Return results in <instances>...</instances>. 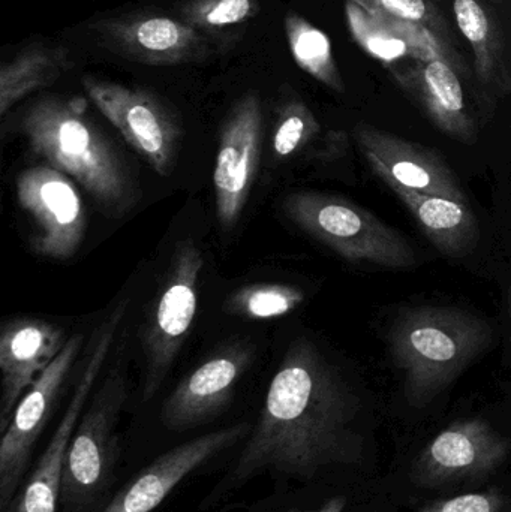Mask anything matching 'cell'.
Returning <instances> with one entry per match:
<instances>
[{"mask_svg": "<svg viewBox=\"0 0 511 512\" xmlns=\"http://www.w3.org/2000/svg\"><path fill=\"white\" fill-rule=\"evenodd\" d=\"M345 18L356 44L375 60H380L386 68L410 59L407 45L396 38L390 30L378 21L372 12L354 0L345 2Z\"/></svg>", "mask_w": 511, "mask_h": 512, "instance_id": "obj_23", "label": "cell"}, {"mask_svg": "<svg viewBox=\"0 0 511 512\" xmlns=\"http://www.w3.org/2000/svg\"><path fill=\"white\" fill-rule=\"evenodd\" d=\"M263 141V105L257 93H246L231 108L221 129L213 170L216 215L225 231L242 216L251 194Z\"/></svg>", "mask_w": 511, "mask_h": 512, "instance_id": "obj_12", "label": "cell"}, {"mask_svg": "<svg viewBox=\"0 0 511 512\" xmlns=\"http://www.w3.org/2000/svg\"><path fill=\"white\" fill-rule=\"evenodd\" d=\"M456 26L474 56L477 98L483 116L511 101L510 0H452Z\"/></svg>", "mask_w": 511, "mask_h": 512, "instance_id": "obj_15", "label": "cell"}, {"mask_svg": "<svg viewBox=\"0 0 511 512\" xmlns=\"http://www.w3.org/2000/svg\"><path fill=\"white\" fill-rule=\"evenodd\" d=\"M251 432L246 423L198 436L177 445L150 463L99 512H152L192 472L222 451L234 447Z\"/></svg>", "mask_w": 511, "mask_h": 512, "instance_id": "obj_16", "label": "cell"}, {"mask_svg": "<svg viewBox=\"0 0 511 512\" xmlns=\"http://www.w3.org/2000/svg\"><path fill=\"white\" fill-rule=\"evenodd\" d=\"M126 399L128 382L125 364L119 357L93 394L72 435L60 490L63 512L93 510L110 487L119 459L116 426Z\"/></svg>", "mask_w": 511, "mask_h": 512, "instance_id": "obj_5", "label": "cell"}, {"mask_svg": "<svg viewBox=\"0 0 511 512\" xmlns=\"http://www.w3.org/2000/svg\"><path fill=\"white\" fill-rule=\"evenodd\" d=\"M128 298L116 304L110 315L93 330L84 357V367L75 385L68 408L51 436L41 459L36 463L30 477L12 501L8 512H57L60 505L63 469L66 453L71 444L75 427L86 409L96 379L107 361L117 330L128 310Z\"/></svg>", "mask_w": 511, "mask_h": 512, "instance_id": "obj_7", "label": "cell"}, {"mask_svg": "<svg viewBox=\"0 0 511 512\" xmlns=\"http://www.w3.org/2000/svg\"><path fill=\"white\" fill-rule=\"evenodd\" d=\"M509 451V441L488 421H455L420 451L410 478L422 489L473 483L494 474L506 462Z\"/></svg>", "mask_w": 511, "mask_h": 512, "instance_id": "obj_9", "label": "cell"}, {"mask_svg": "<svg viewBox=\"0 0 511 512\" xmlns=\"http://www.w3.org/2000/svg\"><path fill=\"white\" fill-rule=\"evenodd\" d=\"M65 331L35 318L6 322L0 334V433L8 429L21 397L62 351Z\"/></svg>", "mask_w": 511, "mask_h": 512, "instance_id": "obj_17", "label": "cell"}, {"mask_svg": "<svg viewBox=\"0 0 511 512\" xmlns=\"http://www.w3.org/2000/svg\"><path fill=\"white\" fill-rule=\"evenodd\" d=\"M287 218L317 242L353 264L410 270L420 259L404 234L339 195L302 191L282 204Z\"/></svg>", "mask_w": 511, "mask_h": 512, "instance_id": "obj_4", "label": "cell"}, {"mask_svg": "<svg viewBox=\"0 0 511 512\" xmlns=\"http://www.w3.org/2000/svg\"><path fill=\"white\" fill-rule=\"evenodd\" d=\"M389 69L395 83L422 108L432 125L446 137L474 144L479 125L471 114L462 84V72L449 60L393 65Z\"/></svg>", "mask_w": 511, "mask_h": 512, "instance_id": "obj_18", "label": "cell"}, {"mask_svg": "<svg viewBox=\"0 0 511 512\" xmlns=\"http://www.w3.org/2000/svg\"><path fill=\"white\" fill-rule=\"evenodd\" d=\"M83 87L90 101L126 143L140 153L156 173L170 176L182 129L168 105L149 90L92 75L83 77Z\"/></svg>", "mask_w": 511, "mask_h": 512, "instance_id": "obj_8", "label": "cell"}, {"mask_svg": "<svg viewBox=\"0 0 511 512\" xmlns=\"http://www.w3.org/2000/svg\"><path fill=\"white\" fill-rule=\"evenodd\" d=\"M204 256L194 240L177 243L170 271L150 310L143 334L146 357L144 400L152 399L188 339L198 306Z\"/></svg>", "mask_w": 511, "mask_h": 512, "instance_id": "obj_6", "label": "cell"}, {"mask_svg": "<svg viewBox=\"0 0 511 512\" xmlns=\"http://www.w3.org/2000/svg\"><path fill=\"white\" fill-rule=\"evenodd\" d=\"M321 125L314 111L297 96H288L276 117L272 134L273 155L287 159L312 143L320 135Z\"/></svg>", "mask_w": 511, "mask_h": 512, "instance_id": "obj_26", "label": "cell"}, {"mask_svg": "<svg viewBox=\"0 0 511 512\" xmlns=\"http://www.w3.org/2000/svg\"><path fill=\"white\" fill-rule=\"evenodd\" d=\"M252 361L249 346L236 343L212 355L186 376L165 400L162 423L171 430L198 426L218 414L233 396Z\"/></svg>", "mask_w": 511, "mask_h": 512, "instance_id": "obj_19", "label": "cell"}, {"mask_svg": "<svg viewBox=\"0 0 511 512\" xmlns=\"http://www.w3.org/2000/svg\"><path fill=\"white\" fill-rule=\"evenodd\" d=\"M108 50L132 62L150 66H174L198 62L209 56L203 33L179 17L158 12H137L93 21Z\"/></svg>", "mask_w": 511, "mask_h": 512, "instance_id": "obj_13", "label": "cell"}, {"mask_svg": "<svg viewBox=\"0 0 511 512\" xmlns=\"http://www.w3.org/2000/svg\"><path fill=\"white\" fill-rule=\"evenodd\" d=\"M393 192L441 254L462 258L474 251L480 239L479 221L468 201L402 189Z\"/></svg>", "mask_w": 511, "mask_h": 512, "instance_id": "obj_20", "label": "cell"}, {"mask_svg": "<svg viewBox=\"0 0 511 512\" xmlns=\"http://www.w3.org/2000/svg\"><path fill=\"white\" fill-rule=\"evenodd\" d=\"M354 140L371 170L392 191L402 189L468 201L455 171L437 150L366 123L354 128Z\"/></svg>", "mask_w": 511, "mask_h": 512, "instance_id": "obj_14", "label": "cell"}, {"mask_svg": "<svg viewBox=\"0 0 511 512\" xmlns=\"http://www.w3.org/2000/svg\"><path fill=\"white\" fill-rule=\"evenodd\" d=\"M258 12V0H182L177 5L176 15L203 33L248 23Z\"/></svg>", "mask_w": 511, "mask_h": 512, "instance_id": "obj_25", "label": "cell"}, {"mask_svg": "<svg viewBox=\"0 0 511 512\" xmlns=\"http://www.w3.org/2000/svg\"><path fill=\"white\" fill-rule=\"evenodd\" d=\"M494 342L486 319L450 306L399 312L387 333V352L413 408L431 405Z\"/></svg>", "mask_w": 511, "mask_h": 512, "instance_id": "obj_3", "label": "cell"}, {"mask_svg": "<svg viewBox=\"0 0 511 512\" xmlns=\"http://www.w3.org/2000/svg\"><path fill=\"white\" fill-rule=\"evenodd\" d=\"M285 35L300 69L336 93H345V81L333 54L329 36L297 12L284 18Z\"/></svg>", "mask_w": 511, "mask_h": 512, "instance_id": "obj_22", "label": "cell"}, {"mask_svg": "<svg viewBox=\"0 0 511 512\" xmlns=\"http://www.w3.org/2000/svg\"><path fill=\"white\" fill-rule=\"evenodd\" d=\"M20 129L32 153L80 183L108 218L134 209L137 185L116 146L78 96L45 95L21 114Z\"/></svg>", "mask_w": 511, "mask_h": 512, "instance_id": "obj_2", "label": "cell"}, {"mask_svg": "<svg viewBox=\"0 0 511 512\" xmlns=\"http://www.w3.org/2000/svg\"><path fill=\"white\" fill-rule=\"evenodd\" d=\"M84 345L83 334L69 337L56 360L21 397L0 439V512H8L29 466L33 447L44 432L57 396Z\"/></svg>", "mask_w": 511, "mask_h": 512, "instance_id": "obj_11", "label": "cell"}, {"mask_svg": "<svg viewBox=\"0 0 511 512\" xmlns=\"http://www.w3.org/2000/svg\"><path fill=\"white\" fill-rule=\"evenodd\" d=\"M359 402L338 370L308 339H297L270 381L257 426L219 492L264 471L312 480L363 456Z\"/></svg>", "mask_w": 511, "mask_h": 512, "instance_id": "obj_1", "label": "cell"}, {"mask_svg": "<svg viewBox=\"0 0 511 512\" xmlns=\"http://www.w3.org/2000/svg\"><path fill=\"white\" fill-rule=\"evenodd\" d=\"M507 313H509V327H510V352H511V285L509 292H507Z\"/></svg>", "mask_w": 511, "mask_h": 512, "instance_id": "obj_30", "label": "cell"}, {"mask_svg": "<svg viewBox=\"0 0 511 512\" xmlns=\"http://www.w3.org/2000/svg\"><path fill=\"white\" fill-rule=\"evenodd\" d=\"M345 508H347V498L336 496V498L329 499L326 504L321 505L315 512H344Z\"/></svg>", "mask_w": 511, "mask_h": 512, "instance_id": "obj_29", "label": "cell"}, {"mask_svg": "<svg viewBox=\"0 0 511 512\" xmlns=\"http://www.w3.org/2000/svg\"><path fill=\"white\" fill-rule=\"evenodd\" d=\"M305 291L290 285H251L227 301V312L249 319L282 318L305 301Z\"/></svg>", "mask_w": 511, "mask_h": 512, "instance_id": "obj_24", "label": "cell"}, {"mask_svg": "<svg viewBox=\"0 0 511 512\" xmlns=\"http://www.w3.org/2000/svg\"><path fill=\"white\" fill-rule=\"evenodd\" d=\"M288 512H297V511H288Z\"/></svg>", "mask_w": 511, "mask_h": 512, "instance_id": "obj_31", "label": "cell"}, {"mask_svg": "<svg viewBox=\"0 0 511 512\" xmlns=\"http://www.w3.org/2000/svg\"><path fill=\"white\" fill-rule=\"evenodd\" d=\"M371 12H383L429 27L444 41L455 47L452 27L435 0H354Z\"/></svg>", "mask_w": 511, "mask_h": 512, "instance_id": "obj_27", "label": "cell"}, {"mask_svg": "<svg viewBox=\"0 0 511 512\" xmlns=\"http://www.w3.org/2000/svg\"><path fill=\"white\" fill-rule=\"evenodd\" d=\"M71 68H74V62L65 45L35 42L21 48L11 60H5L0 66L2 117L27 96L56 83Z\"/></svg>", "mask_w": 511, "mask_h": 512, "instance_id": "obj_21", "label": "cell"}, {"mask_svg": "<svg viewBox=\"0 0 511 512\" xmlns=\"http://www.w3.org/2000/svg\"><path fill=\"white\" fill-rule=\"evenodd\" d=\"M17 200L32 218L33 251L44 258L69 259L86 234L87 216L74 183L48 165L27 168L17 179Z\"/></svg>", "mask_w": 511, "mask_h": 512, "instance_id": "obj_10", "label": "cell"}, {"mask_svg": "<svg viewBox=\"0 0 511 512\" xmlns=\"http://www.w3.org/2000/svg\"><path fill=\"white\" fill-rule=\"evenodd\" d=\"M506 505V498L501 493L489 490L438 499L423 505L419 512H504Z\"/></svg>", "mask_w": 511, "mask_h": 512, "instance_id": "obj_28", "label": "cell"}]
</instances>
